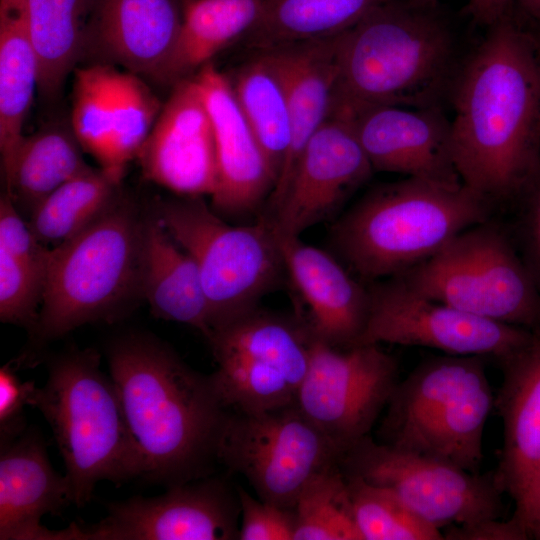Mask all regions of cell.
Wrapping results in <instances>:
<instances>
[{
    "mask_svg": "<svg viewBox=\"0 0 540 540\" xmlns=\"http://www.w3.org/2000/svg\"><path fill=\"white\" fill-rule=\"evenodd\" d=\"M453 84L451 147L461 182L492 204L522 194L540 166L535 40L506 14Z\"/></svg>",
    "mask_w": 540,
    "mask_h": 540,
    "instance_id": "obj_1",
    "label": "cell"
},
{
    "mask_svg": "<svg viewBox=\"0 0 540 540\" xmlns=\"http://www.w3.org/2000/svg\"><path fill=\"white\" fill-rule=\"evenodd\" d=\"M107 360L137 446L141 477L169 487L211 475L229 411L211 376L146 334L117 339Z\"/></svg>",
    "mask_w": 540,
    "mask_h": 540,
    "instance_id": "obj_2",
    "label": "cell"
},
{
    "mask_svg": "<svg viewBox=\"0 0 540 540\" xmlns=\"http://www.w3.org/2000/svg\"><path fill=\"white\" fill-rule=\"evenodd\" d=\"M432 3L390 0L338 35L334 108L439 106L455 45Z\"/></svg>",
    "mask_w": 540,
    "mask_h": 540,
    "instance_id": "obj_3",
    "label": "cell"
},
{
    "mask_svg": "<svg viewBox=\"0 0 540 540\" xmlns=\"http://www.w3.org/2000/svg\"><path fill=\"white\" fill-rule=\"evenodd\" d=\"M491 206L462 182L407 177L370 190L336 221L331 238L347 265L373 282L404 273L489 220Z\"/></svg>",
    "mask_w": 540,
    "mask_h": 540,
    "instance_id": "obj_4",
    "label": "cell"
},
{
    "mask_svg": "<svg viewBox=\"0 0 540 540\" xmlns=\"http://www.w3.org/2000/svg\"><path fill=\"white\" fill-rule=\"evenodd\" d=\"M30 406L52 429L76 506L90 501L99 481L118 484L141 477L118 390L100 369L96 351L74 350L51 360L47 381L36 388Z\"/></svg>",
    "mask_w": 540,
    "mask_h": 540,
    "instance_id": "obj_5",
    "label": "cell"
},
{
    "mask_svg": "<svg viewBox=\"0 0 540 540\" xmlns=\"http://www.w3.org/2000/svg\"><path fill=\"white\" fill-rule=\"evenodd\" d=\"M494 399L482 357L425 359L397 383L378 441L478 473Z\"/></svg>",
    "mask_w": 540,
    "mask_h": 540,
    "instance_id": "obj_6",
    "label": "cell"
},
{
    "mask_svg": "<svg viewBox=\"0 0 540 540\" xmlns=\"http://www.w3.org/2000/svg\"><path fill=\"white\" fill-rule=\"evenodd\" d=\"M143 226L137 207L119 194L95 221L51 249L36 339L109 319L139 291Z\"/></svg>",
    "mask_w": 540,
    "mask_h": 540,
    "instance_id": "obj_7",
    "label": "cell"
},
{
    "mask_svg": "<svg viewBox=\"0 0 540 540\" xmlns=\"http://www.w3.org/2000/svg\"><path fill=\"white\" fill-rule=\"evenodd\" d=\"M182 197L160 200L154 216L194 259L213 332L258 307L278 285L284 262L277 237L263 219L231 225L201 196Z\"/></svg>",
    "mask_w": 540,
    "mask_h": 540,
    "instance_id": "obj_8",
    "label": "cell"
},
{
    "mask_svg": "<svg viewBox=\"0 0 540 540\" xmlns=\"http://www.w3.org/2000/svg\"><path fill=\"white\" fill-rule=\"evenodd\" d=\"M414 291L496 322L540 329V290L507 233L487 220L397 275Z\"/></svg>",
    "mask_w": 540,
    "mask_h": 540,
    "instance_id": "obj_9",
    "label": "cell"
},
{
    "mask_svg": "<svg viewBox=\"0 0 540 540\" xmlns=\"http://www.w3.org/2000/svg\"><path fill=\"white\" fill-rule=\"evenodd\" d=\"M315 338L297 316L256 307L215 329L210 374L224 405L262 412L295 403Z\"/></svg>",
    "mask_w": 540,
    "mask_h": 540,
    "instance_id": "obj_10",
    "label": "cell"
},
{
    "mask_svg": "<svg viewBox=\"0 0 540 540\" xmlns=\"http://www.w3.org/2000/svg\"><path fill=\"white\" fill-rule=\"evenodd\" d=\"M342 454L293 403L262 412L229 409L216 458L260 499L294 508L306 484Z\"/></svg>",
    "mask_w": 540,
    "mask_h": 540,
    "instance_id": "obj_11",
    "label": "cell"
},
{
    "mask_svg": "<svg viewBox=\"0 0 540 540\" xmlns=\"http://www.w3.org/2000/svg\"><path fill=\"white\" fill-rule=\"evenodd\" d=\"M339 466L344 474L389 490L440 530L502 516L504 493L494 472H469L383 444L370 435L349 447Z\"/></svg>",
    "mask_w": 540,
    "mask_h": 540,
    "instance_id": "obj_12",
    "label": "cell"
},
{
    "mask_svg": "<svg viewBox=\"0 0 540 540\" xmlns=\"http://www.w3.org/2000/svg\"><path fill=\"white\" fill-rule=\"evenodd\" d=\"M369 315L361 344H397L498 363L526 345L533 330L496 322L426 297L398 277L368 285Z\"/></svg>",
    "mask_w": 540,
    "mask_h": 540,
    "instance_id": "obj_13",
    "label": "cell"
},
{
    "mask_svg": "<svg viewBox=\"0 0 540 540\" xmlns=\"http://www.w3.org/2000/svg\"><path fill=\"white\" fill-rule=\"evenodd\" d=\"M398 382L397 360L378 344L338 348L315 339L295 404L344 453L370 435Z\"/></svg>",
    "mask_w": 540,
    "mask_h": 540,
    "instance_id": "obj_14",
    "label": "cell"
},
{
    "mask_svg": "<svg viewBox=\"0 0 540 540\" xmlns=\"http://www.w3.org/2000/svg\"><path fill=\"white\" fill-rule=\"evenodd\" d=\"M373 171L350 113L333 109L303 148L277 201L259 218L277 239L300 237L331 217Z\"/></svg>",
    "mask_w": 540,
    "mask_h": 540,
    "instance_id": "obj_15",
    "label": "cell"
},
{
    "mask_svg": "<svg viewBox=\"0 0 540 540\" xmlns=\"http://www.w3.org/2000/svg\"><path fill=\"white\" fill-rule=\"evenodd\" d=\"M155 497L133 496L110 503L108 514L81 529V540L238 539L237 488L211 475L167 487Z\"/></svg>",
    "mask_w": 540,
    "mask_h": 540,
    "instance_id": "obj_16",
    "label": "cell"
},
{
    "mask_svg": "<svg viewBox=\"0 0 540 540\" xmlns=\"http://www.w3.org/2000/svg\"><path fill=\"white\" fill-rule=\"evenodd\" d=\"M137 160L143 176L180 196H212L218 166L211 119L193 77L162 105Z\"/></svg>",
    "mask_w": 540,
    "mask_h": 540,
    "instance_id": "obj_17",
    "label": "cell"
},
{
    "mask_svg": "<svg viewBox=\"0 0 540 540\" xmlns=\"http://www.w3.org/2000/svg\"><path fill=\"white\" fill-rule=\"evenodd\" d=\"M193 78L215 139L218 184L211 207L220 215L248 214L268 199L277 174L237 101L231 80L212 62Z\"/></svg>",
    "mask_w": 540,
    "mask_h": 540,
    "instance_id": "obj_18",
    "label": "cell"
},
{
    "mask_svg": "<svg viewBox=\"0 0 540 540\" xmlns=\"http://www.w3.org/2000/svg\"><path fill=\"white\" fill-rule=\"evenodd\" d=\"M346 111L374 171L461 182L452 158L451 123L439 106L376 105Z\"/></svg>",
    "mask_w": 540,
    "mask_h": 540,
    "instance_id": "obj_19",
    "label": "cell"
},
{
    "mask_svg": "<svg viewBox=\"0 0 540 540\" xmlns=\"http://www.w3.org/2000/svg\"><path fill=\"white\" fill-rule=\"evenodd\" d=\"M277 240L285 271L306 310L296 315L312 336L338 348L359 345L369 315L368 286L300 237Z\"/></svg>",
    "mask_w": 540,
    "mask_h": 540,
    "instance_id": "obj_20",
    "label": "cell"
},
{
    "mask_svg": "<svg viewBox=\"0 0 540 540\" xmlns=\"http://www.w3.org/2000/svg\"><path fill=\"white\" fill-rule=\"evenodd\" d=\"M70 503L69 481L51 465L38 433L25 430L1 444L0 540H77L76 523L60 531L41 524Z\"/></svg>",
    "mask_w": 540,
    "mask_h": 540,
    "instance_id": "obj_21",
    "label": "cell"
},
{
    "mask_svg": "<svg viewBox=\"0 0 540 540\" xmlns=\"http://www.w3.org/2000/svg\"><path fill=\"white\" fill-rule=\"evenodd\" d=\"M183 0H98L86 47L106 63L157 80L176 44Z\"/></svg>",
    "mask_w": 540,
    "mask_h": 540,
    "instance_id": "obj_22",
    "label": "cell"
},
{
    "mask_svg": "<svg viewBox=\"0 0 540 540\" xmlns=\"http://www.w3.org/2000/svg\"><path fill=\"white\" fill-rule=\"evenodd\" d=\"M499 364L502 382L494 408L502 420L503 442L494 476L516 501L540 467V329Z\"/></svg>",
    "mask_w": 540,
    "mask_h": 540,
    "instance_id": "obj_23",
    "label": "cell"
},
{
    "mask_svg": "<svg viewBox=\"0 0 540 540\" xmlns=\"http://www.w3.org/2000/svg\"><path fill=\"white\" fill-rule=\"evenodd\" d=\"M338 35L262 50L286 87L292 126L290 146L265 209L277 201L303 148L332 113L338 82Z\"/></svg>",
    "mask_w": 540,
    "mask_h": 540,
    "instance_id": "obj_24",
    "label": "cell"
},
{
    "mask_svg": "<svg viewBox=\"0 0 540 540\" xmlns=\"http://www.w3.org/2000/svg\"><path fill=\"white\" fill-rule=\"evenodd\" d=\"M139 291L152 314L211 335L210 315L197 265L155 216L144 218Z\"/></svg>",
    "mask_w": 540,
    "mask_h": 540,
    "instance_id": "obj_25",
    "label": "cell"
},
{
    "mask_svg": "<svg viewBox=\"0 0 540 540\" xmlns=\"http://www.w3.org/2000/svg\"><path fill=\"white\" fill-rule=\"evenodd\" d=\"M38 92V62L24 1L0 0V152L4 178L24 137L23 127Z\"/></svg>",
    "mask_w": 540,
    "mask_h": 540,
    "instance_id": "obj_26",
    "label": "cell"
},
{
    "mask_svg": "<svg viewBox=\"0 0 540 540\" xmlns=\"http://www.w3.org/2000/svg\"><path fill=\"white\" fill-rule=\"evenodd\" d=\"M38 62V92L53 98L85 51L98 0H23Z\"/></svg>",
    "mask_w": 540,
    "mask_h": 540,
    "instance_id": "obj_27",
    "label": "cell"
},
{
    "mask_svg": "<svg viewBox=\"0 0 540 540\" xmlns=\"http://www.w3.org/2000/svg\"><path fill=\"white\" fill-rule=\"evenodd\" d=\"M262 0H186L174 49L157 81L174 85L245 36L259 18Z\"/></svg>",
    "mask_w": 540,
    "mask_h": 540,
    "instance_id": "obj_28",
    "label": "cell"
},
{
    "mask_svg": "<svg viewBox=\"0 0 540 540\" xmlns=\"http://www.w3.org/2000/svg\"><path fill=\"white\" fill-rule=\"evenodd\" d=\"M71 126H49L24 135L9 174L6 193L29 214L52 192L90 166Z\"/></svg>",
    "mask_w": 540,
    "mask_h": 540,
    "instance_id": "obj_29",
    "label": "cell"
},
{
    "mask_svg": "<svg viewBox=\"0 0 540 540\" xmlns=\"http://www.w3.org/2000/svg\"><path fill=\"white\" fill-rule=\"evenodd\" d=\"M390 0H262L249 44L262 50L332 37Z\"/></svg>",
    "mask_w": 540,
    "mask_h": 540,
    "instance_id": "obj_30",
    "label": "cell"
},
{
    "mask_svg": "<svg viewBox=\"0 0 540 540\" xmlns=\"http://www.w3.org/2000/svg\"><path fill=\"white\" fill-rule=\"evenodd\" d=\"M231 82L237 101L278 178L292 135L283 80L269 56L261 51L240 67Z\"/></svg>",
    "mask_w": 540,
    "mask_h": 540,
    "instance_id": "obj_31",
    "label": "cell"
},
{
    "mask_svg": "<svg viewBox=\"0 0 540 540\" xmlns=\"http://www.w3.org/2000/svg\"><path fill=\"white\" fill-rule=\"evenodd\" d=\"M119 185L101 168L90 167L39 203L29 227L43 245L57 247L106 211L119 195Z\"/></svg>",
    "mask_w": 540,
    "mask_h": 540,
    "instance_id": "obj_32",
    "label": "cell"
},
{
    "mask_svg": "<svg viewBox=\"0 0 540 540\" xmlns=\"http://www.w3.org/2000/svg\"><path fill=\"white\" fill-rule=\"evenodd\" d=\"M117 68L94 63L74 70L71 128L84 152L105 171L109 165L115 121Z\"/></svg>",
    "mask_w": 540,
    "mask_h": 540,
    "instance_id": "obj_33",
    "label": "cell"
},
{
    "mask_svg": "<svg viewBox=\"0 0 540 540\" xmlns=\"http://www.w3.org/2000/svg\"><path fill=\"white\" fill-rule=\"evenodd\" d=\"M294 540H362L356 527L347 479L339 464L316 474L294 506Z\"/></svg>",
    "mask_w": 540,
    "mask_h": 540,
    "instance_id": "obj_34",
    "label": "cell"
},
{
    "mask_svg": "<svg viewBox=\"0 0 540 540\" xmlns=\"http://www.w3.org/2000/svg\"><path fill=\"white\" fill-rule=\"evenodd\" d=\"M162 105L140 75L117 68L111 155L104 171L116 183H121L128 164L137 159Z\"/></svg>",
    "mask_w": 540,
    "mask_h": 540,
    "instance_id": "obj_35",
    "label": "cell"
},
{
    "mask_svg": "<svg viewBox=\"0 0 540 540\" xmlns=\"http://www.w3.org/2000/svg\"><path fill=\"white\" fill-rule=\"evenodd\" d=\"M356 527L362 540H443L430 525L389 490L345 474Z\"/></svg>",
    "mask_w": 540,
    "mask_h": 540,
    "instance_id": "obj_36",
    "label": "cell"
},
{
    "mask_svg": "<svg viewBox=\"0 0 540 540\" xmlns=\"http://www.w3.org/2000/svg\"><path fill=\"white\" fill-rule=\"evenodd\" d=\"M45 271L0 250V320L28 327L37 324Z\"/></svg>",
    "mask_w": 540,
    "mask_h": 540,
    "instance_id": "obj_37",
    "label": "cell"
},
{
    "mask_svg": "<svg viewBox=\"0 0 540 540\" xmlns=\"http://www.w3.org/2000/svg\"><path fill=\"white\" fill-rule=\"evenodd\" d=\"M240 503L239 540H294L296 513L252 496L238 486Z\"/></svg>",
    "mask_w": 540,
    "mask_h": 540,
    "instance_id": "obj_38",
    "label": "cell"
},
{
    "mask_svg": "<svg viewBox=\"0 0 540 540\" xmlns=\"http://www.w3.org/2000/svg\"><path fill=\"white\" fill-rule=\"evenodd\" d=\"M0 250L46 272L51 248L36 238L6 192L0 199Z\"/></svg>",
    "mask_w": 540,
    "mask_h": 540,
    "instance_id": "obj_39",
    "label": "cell"
},
{
    "mask_svg": "<svg viewBox=\"0 0 540 540\" xmlns=\"http://www.w3.org/2000/svg\"><path fill=\"white\" fill-rule=\"evenodd\" d=\"M33 381H22L10 364L0 368V442L13 441L26 430L24 408L36 390Z\"/></svg>",
    "mask_w": 540,
    "mask_h": 540,
    "instance_id": "obj_40",
    "label": "cell"
},
{
    "mask_svg": "<svg viewBox=\"0 0 540 540\" xmlns=\"http://www.w3.org/2000/svg\"><path fill=\"white\" fill-rule=\"evenodd\" d=\"M522 194L521 256L540 290V166Z\"/></svg>",
    "mask_w": 540,
    "mask_h": 540,
    "instance_id": "obj_41",
    "label": "cell"
},
{
    "mask_svg": "<svg viewBox=\"0 0 540 540\" xmlns=\"http://www.w3.org/2000/svg\"><path fill=\"white\" fill-rule=\"evenodd\" d=\"M447 540H527L524 527L513 516L508 520L486 519L470 524L452 525L442 531Z\"/></svg>",
    "mask_w": 540,
    "mask_h": 540,
    "instance_id": "obj_42",
    "label": "cell"
},
{
    "mask_svg": "<svg viewBox=\"0 0 540 540\" xmlns=\"http://www.w3.org/2000/svg\"><path fill=\"white\" fill-rule=\"evenodd\" d=\"M514 502L512 516L524 527L529 539L540 540V467Z\"/></svg>",
    "mask_w": 540,
    "mask_h": 540,
    "instance_id": "obj_43",
    "label": "cell"
},
{
    "mask_svg": "<svg viewBox=\"0 0 540 540\" xmlns=\"http://www.w3.org/2000/svg\"><path fill=\"white\" fill-rule=\"evenodd\" d=\"M512 0H468L470 13L480 24L492 26L507 14Z\"/></svg>",
    "mask_w": 540,
    "mask_h": 540,
    "instance_id": "obj_44",
    "label": "cell"
},
{
    "mask_svg": "<svg viewBox=\"0 0 540 540\" xmlns=\"http://www.w3.org/2000/svg\"><path fill=\"white\" fill-rule=\"evenodd\" d=\"M522 6L540 21V0H520Z\"/></svg>",
    "mask_w": 540,
    "mask_h": 540,
    "instance_id": "obj_45",
    "label": "cell"
},
{
    "mask_svg": "<svg viewBox=\"0 0 540 540\" xmlns=\"http://www.w3.org/2000/svg\"><path fill=\"white\" fill-rule=\"evenodd\" d=\"M535 46H536V53H537L538 63H539V67H540V35L535 40Z\"/></svg>",
    "mask_w": 540,
    "mask_h": 540,
    "instance_id": "obj_46",
    "label": "cell"
},
{
    "mask_svg": "<svg viewBox=\"0 0 540 540\" xmlns=\"http://www.w3.org/2000/svg\"><path fill=\"white\" fill-rule=\"evenodd\" d=\"M417 1L426 2V3H433L435 0H417Z\"/></svg>",
    "mask_w": 540,
    "mask_h": 540,
    "instance_id": "obj_47",
    "label": "cell"
},
{
    "mask_svg": "<svg viewBox=\"0 0 540 540\" xmlns=\"http://www.w3.org/2000/svg\"><path fill=\"white\" fill-rule=\"evenodd\" d=\"M186 1V0H183V2Z\"/></svg>",
    "mask_w": 540,
    "mask_h": 540,
    "instance_id": "obj_48",
    "label": "cell"
}]
</instances>
